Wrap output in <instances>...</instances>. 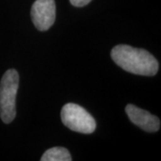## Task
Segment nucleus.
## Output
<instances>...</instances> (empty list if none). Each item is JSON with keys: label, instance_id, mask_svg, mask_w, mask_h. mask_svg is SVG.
<instances>
[{"label": "nucleus", "instance_id": "f257e3e1", "mask_svg": "<svg viewBox=\"0 0 161 161\" xmlns=\"http://www.w3.org/2000/svg\"><path fill=\"white\" fill-rule=\"evenodd\" d=\"M111 58L118 66L134 75L153 76L158 71V63L150 53L128 45H117Z\"/></svg>", "mask_w": 161, "mask_h": 161}, {"label": "nucleus", "instance_id": "f03ea898", "mask_svg": "<svg viewBox=\"0 0 161 161\" xmlns=\"http://www.w3.org/2000/svg\"><path fill=\"white\" fill-rule=\"evenodd\" d=\"M19 87V75L14 69L7 70L0 82V116L9 124L16 115L15 98Z\"/></svg>", "mask_w": 161, "mask_h": 161}, {"label": "nucleus", "instance_id": "7ed1b4c3", "mask_svg": "<svg viewBox=\"0 0 161 161\" xmlns=\"http://www.w3.org/2000/svg\"><path fill=\"white\" fill-rule=\"evenodd\" d=\"M61 118L64 125L75 132L90 134L96 129L92 115L77 104H65L61 111Z\"/></svg>", "mask_w": 161, "mask_h": 161}, {"label": "nucleus", "instance_id": "20e7f679", "mask_svg": "<svg viewBox=\"0 0 161 161\" xmlns=\"http://www.w3.org/2000/svg\"><path fill=\"white\" fill-rule=\"evenodd\" d=\"M31 19L40 31L48 30L56 20V3L54 0H36L31 7Z\"/></svg>", "mask_w": 161, "mask_h": 161}, {"label": "nucleus", "instance_id": "39448f33", "mask_svg": "<svg viewBox=\"0 0 161 161\" xmlns=\"http://www.w3.org/2000/svg\"><path fill=\"white\" fill-rule=\"evenodd\" d=\"M125 111L130 120L144 131L148 132H155L159 130L160 121L157 116L150 114V112L142 109L132 104L127 105Z\"/></svg>", "mask_w": 161, "mask_h": 161}, {"label": "nucleus", "instance_id": "423d86ee", "mask_svg": "<svg viewBox=\"0 0 161 161\" xmlns=\"http://www.w3.org/2000/svg\"><path fill=\"white\" fill-rule=\"evenodd\" d=\"M41 161H71L72 157L68 150L62 147H55L47 150L42 155Z\"/></svg>", "mask_w": 161, "mask_h": 161}, {"label": "nucleus", "instance_id": "0eeeda50", "mask_svg": "<svg viewBox=\"0 0 161 161\" xmlns=\"http://www.w3.org/2000/svg\"><path fill=\"white\" fill-rule=\"evenodd\" d=\"M92 0H70V3L76 7H82L88 5Z\"/></svg>", "mask_w": 161, "mask_h": 161}]
</instances>
